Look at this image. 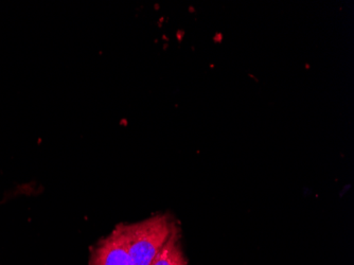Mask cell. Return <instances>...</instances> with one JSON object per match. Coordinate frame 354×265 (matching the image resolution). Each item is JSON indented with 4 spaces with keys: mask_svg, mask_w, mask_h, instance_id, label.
<instances>
[{
    "mask_svg": "<svg viewBox=\"0 0 354 265\" xmlns=\"http://www.w3.org/2000/svg\"><path fill=\"white\" fill-rule=\"evenodd\" d=\"M91 265H134L127 246L124 225L114 229L95 248Z\"/></svg>",
    "mask_w": 354,
    "mask_h": 265,
    "instance_id": "2",
    "label": "cell"
},
{
    "mask_svg": "<svg viewBox=\"0 0 354 265\" xmlns=\"http://www.w3.org/2000/svg\"><path fill=\"white\" fill-rule=\"evenodd\" d=\"M150 265H187L186 259L178 244L176 229Z\"/></svg>",
    "mask_w": 354,
    "mask_h": 265,
    "instance_id": "3",
    "label": "cell"
},
{
    "mask_svg": "<svg viewBox=\"0 0 354 265\" xmlns=\"http://www.w3.org/2000/svg\"><path fill=\"white\" fill-rule=\"evenodd\" d=\"M174 230L170 218L164 214L155 215L136 224L124 225L133 264L150 265Z\"/></svg>",
    "mask_w": 354,
    "mask_h": 265,
    "instance_id": "1",
    "label": "cell"
}]
</instances>
